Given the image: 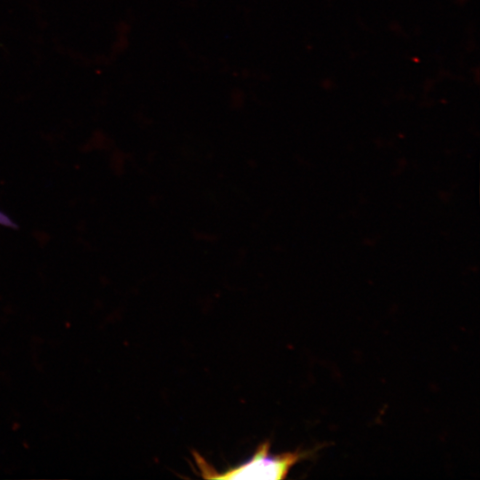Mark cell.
I'll list each match as a JSON object with an SVG mask.
<instances>
[{
  "label": "cell",
  "mask_w": 480,
  "mask_h": 480,
  "mask_svg": "<svg viewBox=\"0 0 480 480\" xmlns=\"http://www.w3.org/2000/svg\"><path fill=\"white\" fill-rule=\"evenodd\" d=\"M313 451L270 453V443H261L246 461L224 471H217L200 454L193 452L198 472L206 479H284L291 468L311 457Z\"/></svg>",
  "instance_id": "obj_1"
},
{
  "label": "cell",
  "mask_w": 480,
  "mask_h": 480,
  "mask_svg": "<svg viewBox=\"0 0 480 480\" xmlns=\"http://www.w3.org/2000/svg\"><path fill=\"white\" fill-rule=\"evenodd\" d=\"M0 225L9 228H17L16 223L9 218L5 213L0 211Z\"/></svg>",
  "instance_id": "obj_2"
}]
</instances>
